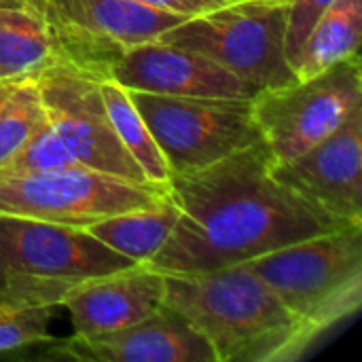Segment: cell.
Returning <instances> with one entry per match:
<instances>
[{"label": "cell", "mask_w": 362, "mask_h": 362, "mask_svg": "<svg viewBox=\"0 0 362 362\" xmlns=\"http://www.w3.org/2000/svg\"><path fill=\"white\" fill-rule=\"evenodd\" d=\"M180 216L144 267L163 276L206 274L346 227L282 185L263 142L204 170L170 176Z\"/></svg>", "instance_id": "obj_1"}, {"label": "cell", "mask_w": 362, "mask_h": 362, "mask_svg": "<svg viewBox=\"0 0 362 362\" xmlns=\"http://www.w3.org/2000/svg\"><path fill=\"white\" fill-rule=\"evenodd\" d=\"M163 305L204 335L216 362H295L322 337L284 308L248 261L165 276Z\"/></svg>", "instance_id": "obj_2"}, {"label": "cell", "mask_w": 362, "mask_h": 362, "mask_svg": "<svg viewBox=\"0 0 362 362\" xmlns=\"http://www.w3.org/2000/svg\"><path fill=\"white\" fill-rule=\"evenodd\" d=\"M134 265L81 227L0 212V305L59 308L83 282Z\"/></svg>", "instance_id": "obj_3"}, {"label": "cell", "mask_w": 362, "mask_h": 362, "mask_svg": "<svg viewBox=\"0 0 362 362\" xmlns=\"http://www.w3.org/2000/svg\"><path fill=\"white\" fill-rule=\"evenodd\" d=\"M284 308L327 335L362 305V225L305 238L248 261Z\"/></svg>", "instance_id": "obj_4"}, {"label": "cell", "mask_w": 362, "mask_h": 362, "mask_svg": "<svg viewBox=\"0 0 362 362\" xmlns=\"http://www.w3.org/2000/svg\"><path fill=\"white\" fill-rule=\"evenodd\" d=\"M288 0H238L193 15L157 40L197 51L255 91L295 81L286 57Z\"/></svg>", "instance_id": "obj_5"}, {"label": "cell", "mask_w": 362, "mask_h": 362, "mask_svg": "<svg viewBox=\"0 0 362 362\" xmlns=\"http://www.w3.org/2000/svg\"><path fill=\"white\" fill-rule=\"evenodd\" d=\"M361 106L358 53L310 78L259 89L250 98L252 119L274 163H286L303 155Z\"/></svg>", "instance_id": "obj_6"}, {"label": "cell", "mask_w": 362, "mask_h": 362, "mask_svg": "<svg viewBox=\"0 0 362 362\" xmlns=\"http://www.w3.org/2000/svg\"><path fill=\"white\" fill-rule=\"evenodd\" d=\"M168 185L136 182L89 168L0 172V212L85 229L102 218L155 206Z\"/></svg>", "instance_id": "obj_7"}, {"label": "cell", "mask_w": 362, "mask_h": 362, "mask_svg": "<svg viewBox=\"0 0 362 362\" xmlns=\"http://www.w3.org/2000/svg\"><path fill=\"white\" fill-rule=\"evenodd\" d=\"M170 176L204 170L238 151L261 142L250 100L182 98L132 91Z\"/></svg>", "instance_id": "obj_8"}, {"label": "cell", "mask_w": 362, "mask_h": 362, "mask_svg": "<svg viewBox=\"0 0 362 362\" xmlns=\"http://www.w3.org/2000/svg\"><path fill=\"white\" fill-rule=\"evenodd\" d=\"M42 17L59 64L98 78H106L125 51L187 19L138 0H45Z\"/></svg>", "instance_id": "obj_9"}, {"label": "cell", "mask_w": 362, "mask_h": 362, "mask_svg": "<svg viewBox=\"0 0 362 362\" xmlns=\"http://www.w3.org/2000/svg\"><path fill=\"white\" fill-rule=\"evenodd\" d=\"M36 85L47 115V129L72 168L148 182L110 125L98 76L55 64L36 76Z\"/></svg>", "instance_id": "obj_10"}, {"label": "cell", "mask_w": 362, "mask_h": 362, "mask_svg": "<svg viewBox=\"0 0 362 362\" xmlns=\"http://www.w3.org/2000/svg\"><path fill=\"white\" fill-rule=\"evenodd\" d=\"M272 170L322 214L341 225H362V106L303 155L272 161Z\"/></svg>", "instance_id": "obj_11"}, {"label": "cell", "mask_w": 362, "mask_h": 362, "mask_svg": "<svg viewBox=\"0 0 362 362\" xmlns=\"http://www.w3.org/2000/svg\"><path fill=\"white\" fill-rule=\"evenodd\" d=\"M47 358L81 362H216L204 335L176 310L161 305L148 318L115 333L53 339Z\"/></svg>", "instance_id": "obj_12"}, {"label": "cell", "mask_w": 362, "mask_h": 362, "mask_svg": "<svg viewBox=\"0 0 362 362\" xmlns=\"http://www.w3.org/2000/svg\"><path fill=\"white\" fill-rule=\"evenodd\" d=\"M125 89L182 98L250 100L255 89L210 57L161 40L132 47L108 76Z\"/></svg>", "instance_id": "obj_13"}, {"label": "cell", "mask_w": 362, "mask_h": 362, "mask_svg": "<svg viewBox=\"0 0 362 362\" xmlns=\"http://www.w3.org/2000/svg\"><path fill=\"white\" fill-rule=\"evenodd\" d=\"M165 276L142 263L83 282L66 295L74 335L95 337L132 327L163 305Z\"/></svg>", "instance_id": "obj_14"}, {"label": "cell", "mask_w": 362, "mask_h": 362, "mask_svg": "<svg viewBox=\"0 0 362 362\" xmlns=\"http://www.w3.org/2000/svg\"><path fill=\"white\" fill-rule=\"evenodd\" d=\"M362 0H335L314 23L291 59L295 78H310L358 53Z\"/></svg>", "instance_id": "obj_15"}, {"label": "cell", "mask_w": 362, "mask_h": 362, "mask_svg": "<svg viewBox=\"0 0 362 362\" xmlns=\"http://www.w3.org/2000/svg\"><path fill=\"white\" fill-rule=\"evenodd\" d=\"M59 64L42 13L0 6V83L36 78Z\"/></svg>", "instance_id": "obj_16"}, {"label": "cell", "mask_w": 362, "mask_h": 362, "mask_svg": "<svg viewBox=\"0 0 362 362\" xmlns=\"http://www.w3.org/2000/svg\"><path fill=\"white\" fill-rule=\"evenodd\" d=\"M178 216V206L172 197H168L148 208L102 218L93 225H87L85 231L129 261L144 265L161 250Z\"/></svg>", "instance_id": "obj_17"}, {"label": "cell", "mask_w": 362, "mask_h": 362, "mask_svg": "<svg viewBox=\"0 0 362 362\" xmlns=\"http://www.w3.org/2000/svg\"><path fill=\"white\" fill-rule=\"evenodd\" d=\"M100 93H102L106 115L110 119V125H112L119 142L129 153V157L136 161V165L142 170L144 178L153 185H168L170 168H168L163 153L159 151L146 121L138 112V108L129 95V89L121 87L112 78H100Z\"/></svg>", "instance_id": "obj_18"}, {"label": "cell", "mask_w": 362, "mask_h": 362, "mask_svg": "<svg viewBox=\"0 0 362 362\" xmlns=\"http://www.w3.org/2000/svg\"><path fill=\"white\" fill-rule=\"evenodd\" d=\"M45 121L47 115L36 78L13 83L0 106V170L23 151Z\"/></svg>", "instance_id": "obj_19"}, {"label": "cell", "mask_w": 362, "mask_h": 362, "mask_svg": "<svg viewBox=\"0 0 362 362\" xmlns=\"http://www.w3.org/2000/svg\"><path fill=\"white\" fill-rule=\"evenodd\" d=\"M57 308L0 305V354L38 344H49V325Z\"/></svg>", "instance_id": "obj_20"}, {"label": "cell", "mask_w": 362, "mask_h": 362, "mask_svg": "<svg viewBox=\"0 0 362 362\" xmlns=\"http://www.w3.org/2000/svg\"><path fill=\"white\" fill-rule=\"evenodd\" d=\"M335 0H288V8H286V38H284L288 64H291L293 55L297 53V49L301 47L303 38L310 34V30L318 21V17Z\"/></svg>", "instance_id": "obj_21"}, {"label": "cell", "mask_w": 362, "mask_h": 362, "mask_svg": "<svg viewBox=\"0 0 362 362\" xmlns=\"http://www.w3.org/2000/svg\"><path fill=\"white\" fill-rule=\"evenodd\" d=\"M138 2L161 8V11H170L176 15H185V17L202 15L206 11H212V8L227 4L225 0H138Z\"/></svg>", "instance_id": "obj_22"}, {"label": "cell", "mask_w": 362, "mask_h": 362, "mask_svg": "<svg viewBox=\"0 0 362 362\" xmlns=\"http://www.w3.org/2000/svg\"><path fill=\"white\" fill-rule=\"evenodd\" d=\"M45 0H0V6H17V8H30L42 13Z\"/></svg>", "instance_id": "obj_23"}, {"label": "cell", "mask_w": 362, "mask_h": 362, "mask_svg": "<svg viewBox=\"0 0 362 362\" xmlns=\"http://www.w3.org/2000/svg\"><path fill=\"white\" fill-rule=\"evenodd\" d=\"M15 83H17V81H15ZM11 87H13V83H0V106H2V102H4V98L8 95Z\"/></svg>", "instance_id": "obj_24"}, {"label": "cell", "mask_w": 362, "mask_h": 362, "mask_svg": "<svg viewBox=\"0 0 362 362\" xmlns=\"http://www.w3.org/2000/svg\"><path fill=\"white\" fill-rule=\"evenodd\" d=\"M225 2H238V0H225Z\"/></svg>", "instance_id": "obj_25"}]
</instances>
